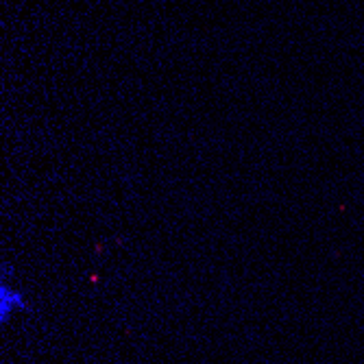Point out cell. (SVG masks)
<instances>
[{
  "instance_id": "obj_1",
  "label": "cell",
  "mask_w": 364,
  "mask_h": 364,
  "mask_svg": "<svg viewBox=\"0 0 364 364\" xmlns=\"http://www.w3.org/2000/svg\"><path fill=\"white\" fill-rule=\"evenodd\" d=\"M22 308H24L22 294L7 284L0 286V316H3V321H7L11 314L20 312Z\"/></svg>"
}]
</instances>
